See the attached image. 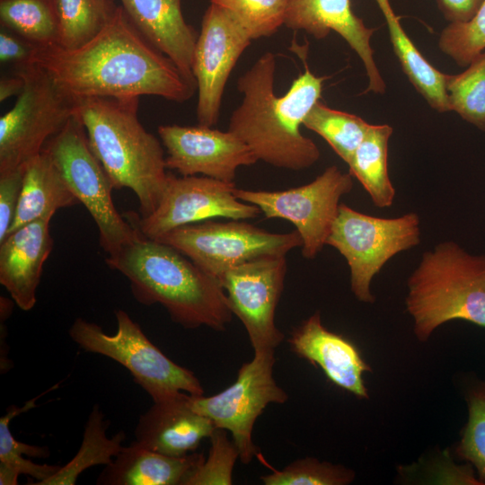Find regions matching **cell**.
Returning <instances> with one entry per match:
<instances>
[{"mask_svg":"<svg viewBox=\"0 0 485 485\" xmlns=\"http://www.w3.org/2000/svg\"><path fill=\"white\" fill-rule=\"evenodd\" d=\"M289 0H210L229 12L251 40L269 37L285 24Z\"/></svg>","mask_w":485,"mask_h":485,"instance_id":"cell-33","label":"cell"},{"mask_svg":"<svg viewBox=\"0 0 485 485\" xmlns=\"http://www.w3.org/2000/svg\"><path fill=\"white\" fill-rule=\"evenodd\" d=\"M155 240L175 248L216 278L244 262L264 256L287 255L303 244L296 230L269 233L245 220L235 219H209L182 225Z\"/></svg>","mask_w":485,"mask_h":485,"instance_id":"cell-10","label":"cell"},{"mask_svg":"<svg viewBox=\"0 0 485 485\" xmlns=\"http://www.w3.org/2000/svg\"><path fill=\"white\" fill-rule=\"evenodd\" d=\"M166 149L167 169L182 176L202 174L234 182L236 171L258 162L252 151L229 130L198 126L163 125L158 128Z\"/></svg>","mask_w":485,"mask_h":485,"instance_id":"cell-16","label":"cell"},{"mask_svg":"<svg viewBox=\"0 0 485 485\" xmlns=\"http://www.w3.org/2000/svg\"><path fill=\"white\" fill-rule=\"evenodd\" d=\"M438 47L461 66H467L485 49V0L474 15L463 22H450L441 31Z\"/></svg>","mask_w":485,"mask_h":485,"instance_id":"cell-35","label":"cell"},{"mask_svg":"<svg viewBox=\"0 0 485 485\" xmlns=\"http://www.w3.org/2000/svg\"><path fill=\"white\" fill-rule=\"evenodd\" d=\"M105 261L128 279L138 303L160 304L186 329L223 331L232 321L234 313L219 279L166 243L141 234Z\"/></svg>","mask_w":485,"mask_h":485,"instance_id":"cell-3","label":"cell"},{"mask_svg":"<svg viewBox=\"0 0 485 485\" xmlns=\"http://www.w3.org/2000/svg\"><path fill=\"white\" fill-rule=\"evenodd\" d=\"M200 453L175 457L149 450L136 441L123 446L96 480L100 485H183L203 462Z\"/></svg>","mask_w":485,"mask_h":485,"instance_id":"cell-22","label":"cell"},{"mask_svg":"<svg viewBox=\"0 0 485 485\" xmlns=\"http://www.w3.org/2000/svg\"><path fill=\"white\" fill-rule=\"evenodd\" d=\"M275 361V350L255 351L253 358L240 367L236 380L224 391L212 396H188L193 410L208 418L216 428L231 433L243 463L258 454L252 430L259 416L269 404H283L288 399L273 377Z\"/></svg>","mask_w":485,"mask_h":485,"instance_id":"cell-11","label":"cell"},{"mask_svg":"<svg viewBox=\"0 0 485 485\" xmlns=\"http://www.w3.org/2000/svg\"><path fill=\"white\" fill-rule=\"evenodd\" d=\"M419 217L406 213L395 218L376 217L341 203L326 245L335 248L347 260L350 289L363 303L373 304L370 290L374 277L399 252L420 242Z\"/></svg>","mask_w":485,"mask_h":485,"instance_id":"cell-9","label":"cell"},{"mask_svg":"<svg viewBox=\"0 0 485 485\" xmlns=\"http://www.w3.org/2000/svg\"><path fill=\"white\" fill-rule=\"evenodd\" d=\"M23 85L24 81L18 73L13 76L2 77L0 81V101L3 102L14 95L18 96L22 91Z\"/></svg>","mask_w":485,"mask_h":485,"instance_id":"cell-40","label":"cell"},{"mask_svg":"<svg viewBox=\"0 0 485 485\" xmlns=\"http://www.w3.org/2000/svg\"><path fill=\"white\" fill-rule=\"evenodd\" d=\"M42 151L48 154L76 199L92 216L99 231L100 245L108 255L141 235L116 209L111 196L114 188L75 113Z\"/></svg>","mask_w":485,"mask_h":485,"instance_id":"cell-7","label":"cell"},{"mask_svg":"<svg viewBox=\"0 0 485 485\" xmlns=\"http://www.w3.org/2000/svg\"><path fill=\"white\" fill-rule=\"evenodd\" d=\"M210 439L208 455L187 477L183 485H230L233 483V470L239 449L227 430L216 428Z\"/></svg>","mask_w":485,"mask_h":485,"instance_id":"cell-36","label":"cell"},{"mask_svg":"<svg viewBox=\"0 0 485 485\" xmlns=\"http://www.w3.org/2000/svg\"><path fill=\"white\" fill-rule=\"evenodd\" d=\"M109 426L99 404H95L84 425L82 443L75 455L39 485H74L86 469L110 464L123 448L126 434L120 430L109 437Z\"/></svg>","mask_w":485,"mask_h":485,"instance_id":"cell-26","label":"cell"},{"mask_svg":"<svg viewBox=\"0 0 485 485\" xmlns=\"http://www.w3.org/2000/svg\"><path fill=\"white\" fill-rule=\"evenodd\" d=\"M389 31L392 49L401 69L414 88L438 112L451 111L446 91V75L434 67L419 51L404 31L390 0H375Z\"/></svg>","mask_w":485,"mask_h":485,"instance_id":"cell-24","label":"cell"},{"mask_svg":"<svg viewBox=\"0 0 485 485\" xmlns=\"http://www.w3.org/2000/svg\"><path fill=\"white\" fill-rule=\"evenodd\" d=\"M77 204L57 166L42 151L24 167L22 193L9 233L35 220L53 217L58 209Z\"/></svg>","mask_w":485,"mask_h":485,"instance_id":"cell-23","label":"cell"},{"mask_svg":"<svg viewBox=\"0 0 485 485\" xmlns=\"http://www.w3.org/2000/svg\"><path fill=\"white\" fill-rule=\"evenodd\" d=\"M251 40L229 12L210 3L202 19L192 58L198 124L212 127L217 122L226 82Z\"/></svg>","mask_w":485,"mask_h":485,"instance_id":"cell-15","label":"cell"},{"mask_svg":"<svg viewBox=\"0 0 485 485\" xmlns=\"http://www.w3.org/2000/svg\"><path fill=\"white\" fill-rule=\"evenodd\" d=\"M30 63L75 101L154 95L182 102L197 90L173 62L138 31L122 6L102 30L75 49L35 48Z\"/></svg>","mask_w":485,"mask_h":485,"instance_id":"cell-1","label":"cell"},{"mask_svg":"<svg viewBox=\"0 0 485 485\" xmlns=\"http://www.w3.org/2000/svg\"><path fill=\"white\" fill-rule=\"evenodd\" d=\"M0 22L37 48L58 45L57 0H0Z\"/></svg>","mask_w":485,"mask_h":485,"instance_id":"cell-28","label":"cell"},{"mask_svg":"<svg viewBox=\"0 0 485 485\" xmlns=\"http://www.w3.org/2000/svg\"><path fill=\"white\" fill-rule=\"evenodd\" d=\"M24 85L0 118V173L25 167L75 114V101L33 63L17 66Z\"/></svg>","mask_w":485,"mask_h":485,"instance_id":"cell-8","label":"cell"},{"mask_svg":"<svg viewBox=\"0 0 485 485\" xmlns=\"http://www.w3.org/2000/svg\"><path fill=\"white\" fill-rule=\"evenodd\" d=\"M284 25L304 31L316 40L325 39L331 31L337 32L363 62L368 77L366 92L384 93L385 84L370 44L375 29L366 26L353 13L350 0H289Z\"/></svg>","mask_w":485,"mask_h":485,"instance_id":"cell-17","label":"cell"},{"mask_svg":"<svg viewBox=\"0 0 485 485\" xmlns=\"http://www.w3.org/2000/svg\"><path fill=\"white\" fill-rule=\"evenodd\" d=\"M35 46L11 33L8 30L0 32V60L1 63H14L17 66L30 63Z\"/></svg>","mask_w":485,"mask_h":485,"instance_id":"cell-38","label":"cell"},{"mask_svg":"<svg viewBox=\"0 0 485 485\" xmlns=\"http://www.w3.org/2000/svg\"><path fill=\"white\" fill-rule=\"evenodd\" d=\"M115 317L114 334H107L97 323L81 317L74 321L68 334L84 351L107 357L127 368L153 402L181 392L204 394L195 374L166 357L127 312L117 309Z\"/></svg>","mask_w":485,"mask_h":485,"instance_id":"cell-6","label":"cell"},{"mask_svg":"<svg viewBox=\"0 0 485 485\" xmlns=\"http://www.w3.org/2000/svg\"><path fill=\"white\" fill-rule=\"evenodd\" d=\"M407 286L406 309L419 341L453 320L485 328V254L441 242L423 253Z\"/></svg>","mask_w":485,"mask_h":485,"instance_id":"cell-5","label":"cell"},{"mask_svg":"<svg viewBox=\"0 0 485 485\" xmlns=\"http://www.w3.org/2000/svg\"><path fill=\"white\" fill-rule=\"evenodd\" d=\"M445 86L451 110L485 132V49L462 73L447 75Z\"/></svg>","mask_w":485,"mask_h":485,"instance_id":"cell-31","label":"cell"},{"mask_svg":"<svg viewBox=\"0 0 485 485\" xmlns=\"http://www.w3.org/2000/svg\"><path fill=\"white\" fill-rule=\"evenodd\" d=\"M117 5L113 0H57L60 48H77L106 25Z\"/></svg>","mask_w":485,"mask_h":485,"instance_id":"cell-30","label":"cell"},{"mask_svg":"<svg viewBox=\"0 0 485 485\" xmlns=\"http://www.w3.org/2000/svg\"><path fill=\"white\" fill-rule=\"evenodd\" d=\"M260 479L265 485H347L354 481L355 472L340 464L306 457Z\"/></svg>","mask_w":485,"mask_h":485,"instance_id":"cell-32","label":"cell"},{"mask_svg":"<svg viewBox=\"0 0 485 485\" xmlns=\"http://www.w3.org/2000/svg\"><path fill=\"white\" fill-rule=\"evenodd\" d=\"M303 126L322 137L348 164L370 124L357 115L317 101L306 115Z\"/></svg>","mask_w":485,"mask_h":485,"instance_id":"cell-29","label":"cell"},{"mask_svg":"<svg viewBox=\"0 0 485 485\" xmlns=\"http://www.w3.org/2000/svg\"><path fill=\"white\" fill-rule=\"evenodd\" d=\"M139 98L95 97L75 101V113L89 145L114 189L128 188L139 203V216L157 207L168 175L162 142L137 117Z\"/></svg>","mask_w":485,"mask_h":485,"instance_id":"cell-4","label":"cell"},{"mask_svg":"<svg viewBox=\"0 0 485 485\" xmlns=\"http://www.w3.org/2000/svg\"><path fill=\"white\" fill-rule=\"evenodd\" d=\"M353 177L336 165L313 181L286 190L235 189V197L257 206L266 218H282L295 226L305 259H314L326 245L339 214L340 199L353 189Z\"/></svg>","mask_w":485,"mask_h":485,"instance_id":"cell-12","label":"cell"},{"mask_svg":"<svg viewBox=\"0 0 485 485\" xmlns=\"http://www.w3.org/2000/svg\"><path fill=\"white\" fill-rule=\"evenodd\" d=\"M181 1L120 0L129 20L145 39L196 84L192 58L198 36L183 17Z\"/></svg>","mask_w":485,"mask_h":485,"instance_id":"cell-21","label":"cell"},{"mask_svg":"<svg viewBox=\"0 0 485 485\" xmlns=\"http://www.w3.org/2000/svg\"><path fill=\"white\" fill-rule=\"evenodd\" d=\"M234 182L207 176L168 175L161 200L153 213L141 216L124 214L126 219L145 237L155 240L169 231L215 217L235 220L254 218L260 208L238 199Z\"/></svg>","mask_w":485,"mask_h":485,"instance_id":"cell-13","label":"cell"},{"mask_svg":"<svg viewBox=\"0 0 485 485\" xmlns=\"http://www.w3.org/2000/svg\"><path fill=\"white\" fill-rule=\"evenodd\" d=\"M392 128L387 124L371 125L361 144L348 163L349 173L356 178L379 208L389 207L395 189L388 170V146Z\"/></svg>","mask_w":485,"mask_h":485,"instance_id":"cell-25","label":"cell"},{"mask_svg":"<svg viewBox=\"0 0 485 485\" xmlns=\"http://www.w3.org/2000/svg\"><path fill=\"white\" fill-rule=\"evenodd\" d=\"M304 72L293 81L286 94L278 97L274 93L275 56L262 54L237 81L242 100L228 125V130L258 161L293 171L313 166L321 155L316 144L300 128L319 101L326 77L316 76L304 58Z\"/></svg>","mask_w":485,"mask_h":485,"instance_id":"cell-2","label":"cell"},{"mask_svg":"<svg viewBox=\"0 0 485 485\" xmlns=\"http://www.w3.org/2000/svg\"><path fill=\"white\" fill-rule=\"evenodd\" d=\"M189 394L176 396L153 405L138 418L135 441L163 454L181 457L196 451L204 438H209L216 427L207 417L193 410Z\"/></svg>","mask_w":485,"mask_h":485,"instance_id":"cell-20","label":"cell"},{"mask_svg":"<svg viewBox=\"0 0 485 485\" xmlns=\"http://www.w3.org/2000/svg\"><path fill=\"white\" fill-rule=\"evenodd\" d=\"M42 395V394H40ZM40 395L30 400L21 408L11 406L0 419V484L15 485L20 475H29L36 480L29 484L39 485L60 468L59 465L41 464L22 457V454L36 458L49 455L48 447L31 445L14 438L10 423L14 417L36 407V401Z\"/></svg>","mask_w":485,"mask_h":485,"instance_id":"cell-27","label":"cell"},{"mask_svg":"<svg viewBox=\"0 0 485 485\" xmlns=\"http://www.w3.org/2000/svg\"><path fill=\"white\" fill-rule=\"evenodd\" d=\"M24 167L0 173V242L11 229L22 188Z\"/></svg>","mask_w":485,"mask_h":485,"instance_id":"cell-37","label":"cell"},{"mask_svg":"<svg viewBox=\"0 0 485 485\" xmlns=\"http://www.w3.org/2000/svg\"><path fill=\"white\" fill-rule=\"evenodd\" d=\"M287 269L286 255H269L232 268L218 278L254 352L275 350L284 340L276 326L275 313Z\"/></svg>","mask_w":485,"mask_h":485,"instance_id":"cell-14","label":"cell"},{"mask_svg":"<svg viewBox=\"0 0 485 485\" xmlns=\"http://www.w3.org/2000/svg\"><path fill=\"white\" fill-rule=\"evenodd\" d=\"M468 419L455 453L474 467L485 484V382H478L466 394Z\"/></svg>","mask_w":485,"mask_h":485,"instance_id":"cell-34","label":"cell"},{"mask_svg":"<svg viewBox=\"0 0 485 485\" xmlns=\"http://www.w3.org/2000/svg\"><path fill=\"white\" fill-rule=\"evenodd\" d=\"M288 343L296 356L319 366L333 384L357 398L369 397L362 375L371 371L370 366L350 340L324 327L318 312L291 331Z\"/></svg>","mask_w":485,"mask_h":485,"instance_id":"cell-18","label":"cell"},{"mask_svg":"<svg viewBox=\"0 0 485 485\" xmlns=\"http://www.w3.org/2000/svg\"><path fill=\"white\" fill-rule=\"evenodd\" d=\"M51 218L23 225L0 242V283L23 311L36 304L43 266L53 248Z\"/></svg>","mask_w":485,"mask_h":485,"instance_id":"cell-19","label":"cell"},{"mask_svg":"<svg viewBox=\"0 0 485 485\" xmlns=\"http://www.w3.org/2000/svg\"><path fill=\"white\" fill-rule=\"evenodd\" d=\"M483 0H437V5L449 22H463L470 20Z\"/></svg>","mask_w":485,"mask_h":485,"instance_id":"cell-39","label":"cell"}]
</instances>
